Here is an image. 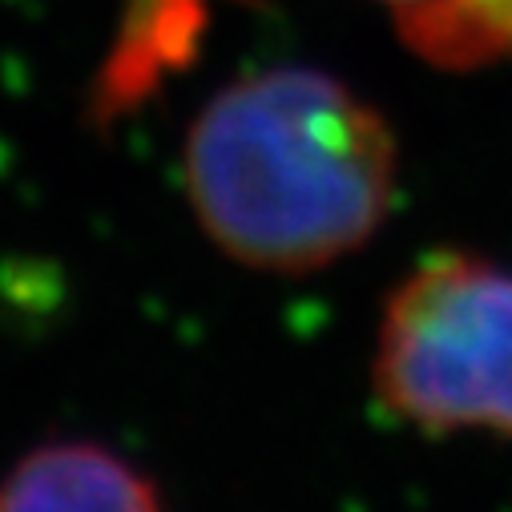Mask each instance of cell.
I'll use <instances>...</instances> for the list:
<instances>
[{
    "instance_id": "obj_5",
    "label": "cell",
    "mask_w": 512,
    "mask_h": 512,
    "mask_svg": "<svg viewBox=\"0 0 512 512\" xmlns=\"http://www.w3.org/2000/svg\"><path fill=\"white\" fill-rule=\"evenodd\" d=\"M383 5H392L396 13H404V9H420V5H428V0H383Z\"/></svg>"
},
{
    "instance_id": "obj_2",
    "label": "cell",
    "mask_w": 512,
    "mask_h": 512,
    "mask_svg": "<svg viewBox=\"0 0 512 512\" xmlns=\"http://www.w3.org/2000/svg\"><path fill=\"white\" fill-rule=\"evenodd\" d=\"M371 383L404 424L512 436V267L436 250L383 299Z\"/></svg>"
},
{
    "instance_id": "obj_3",
    "label": "cell",
    "mask_w": 512,
    "mask_h": 512,
    "mask_svg": "<svg viewBox=\"0 0 512 512\" xmlns=\"http://www.w3.org/2000/svg\"><path fill=\"white\" fill-rule=\"evenodd\" d=\"M0 512H162V496L117 452L89 440H53L0 480Z\"/></svg>"
},
{
    "instance_id": "obj_4",
    "label": "cell",
    "mask_w": 512,
    "mask_h": 512,
    "mask_svg": "<svg viewBox=\"0 0 512 512\" xmlns=\"http://www.w3.org/2000/svg\"><path fill=\"white\" fill-rule=\"evenodd\" d=\"M396 21L404 45L436 69H480L512 57V0H428Z\"/></svg>"
},
{
    "instance_id": "obj_1",
    "label": "cell",
    "mask_w": 512,
    "mask_h": 512,
    "mask_svg": "<svg viewBox=\"0 0 512 512\" xmlns=\"http://www.w3.org/2000/svg\"><path fill=\"white\" fill-rule=\"evenodd\" d=\"M396 178L392 121L315 65L226 81L182 142V186L202 234L263 275H315L363 250L392 214Z\"/></svg>"
}]
</instances>
